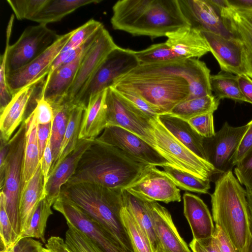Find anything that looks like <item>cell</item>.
I'll use <instances>...</instances> for the list:
<instances>
[{"label":"cell","instance_id":"cell-50","mask_svg":"<svg viewBox=\"0 0 252 252\" xmlns=\"http://www.w3.org/2000/svg\"><path fill=\"white\" fill-rule=\"evenodd\" d=\"M37 125L51 123L54 119V111L51 104L40 96L36 100V106L33 110Z\"/></svg>","mask_w":252,"mask_h":252},{"label":"cell","instance_id":"cell-35","mask_svg":"<svg viewBox=\"0 0 252 252\" xmlns=\"http://www.w3.org/2000/svg\"><path fill=\"white\" fill-rule=\"evenodd\" d=\"M219 104L220 99L214 95H206L183 100L168 113L188 121L199 115L214 113L217 110Z\"/></svg>","mask_w":252,"mask_h":252},{"label":"cell","instance_id":"cell-36","mask_svg":"<svg viewBox=\"0 0 252 252\" xmlns=\"http://www.w3.org/2000/svg\"><path fill=\"white\" fill-rule=\"evenodd\" d=\"M210 84L212 92L218 99L228 98L247 102L240 90L237 75L221 71L211 76Z\"/></svg>","mask_w":252,"mask_h":252},{"label":"cell","instance_id":"cell-45","mask_svg":"<svg viewBox=\"0 0 252 252\" xmlns=\"http://www.w3.org/2000/svg\"><path fill=\"white\" fill-rule=\"evenodd\" d=\"M47 0H7L19 20H30L46 3Z\"/></svg>","mask_w":252,"mask_h":252},{"label":"cell","instance_id":"cell-52","mask_svg":"<svg viewBox=\"0 0 252 252\" xmlns=\"http://www.w3.org/2000/svg\"><path fill=\"white\" fill-rule=\"evenodd\" d=\"M249 126L244 134L233 159L234 167L252 148V120L249 122Z\"/></svg>","mask_w":252,"mask_h":252},{"label":"cell","instance_id":"cell-10","mask_svg":"<svg viewBox=\"0 0 252 252\" xmlns=\"http://www.w3.org/2000/svg\"><path fill=\"white\" fill-rule=\"evenodd\" d=\"M60 36L46 25L27 27L17 41L9 46L6 62V74L15 71L33 61Z\"/></svg>","mask_w":252,"mask_h":252},{"label":"cell","instance_id":"cell-58","mask_svg":"<svg viewBox=\"0 0 252 252\" xmlns=\"http://www.w3.org/2000/svg\"><path fill=\"white\" fill-rule=\"evenodd\" d=\"M240 90L247 100L252 104V79L246 74L237 75Z\"/></svg>","mask_w":252,"mask_h":252},{"label":"cell","instance_id":"cell-47","mask_svg":"<svg viewBox=\"0 0 252 252\" xmlns=\"http://www.w3.org/2000/svg\"><path fill=\"white\" fill-rule=\"evenodd\" d=\"M103 27H104L103 26L83 45L76 48L61 52L52 63L48 73L62 65L72 62L85 52L92 44Z\"/></svg>","mask_w":252,"mask_h":252},{"label":"cell","instance_id":"cell-43","mask_svg":"<svg viewBox=\"0 0 252 252\" xmlns=\"http://www.w3.org/2000/svg\"><path fill=\"white\" fill-rule=\"evenodd\" d=\"M103 24L94 19H90L81 26L75 29L74 32L63 47L61 52L78 48L85 44Z\"/></svg>","mask_w":252,"mask_h":252},{"label":"cell","instance_id":"cell-55","mask_svg":"<svg viewBox=\"0 0 252 252\" xmlns=\"http://www.w3.org/2000/svg\"><path fill=\"white\" fill-rule=\"evenodd\" d=\"M53 161V156L49 139L43 155L39 161L41 171L44 177L45 185L47 181L49 173Z\"/></svg>","mask_w":252,"mask_h":252},{"label":"cell","instance_id":"cell-40","mask_svg":"<svg viewBox=\"0 0 252 252\" xmlns=\"http://www.w3.org/2000/svg\"><path fill=\"white\" fill-rule=\"evenodd\" d=\"M139 65L162 63L183 60L165 42L152 45L141 51H134Z\"/></svg>","mask_w":252,"mask_h":252},{"label":"cell","instance_id":"cell-1","mask_svg":"<svg viewBox=\"0 0 252 252\" xmlns=\"http://www.w3.org/2000/svg\"><path fill=\"white\" fill-rule=\"evenodd\" d=\"M112 11L113 29L133 36L153 39L189 26L178 0H121L114 4Z\"/></svg>","mask_w":252,"mask_h":252},{"label":"cell","instance_id":"cell-21","mask_svg":"<svg viewBox=\"0 0 252 252\" xmlns=\"http://www.w3.org/2000/svg\"><path fill=\"white\" fill-rule=\"evenodd\" d=\"M157 239V252H191L181 237L169 211L157 202L150 201Z\"/></svg>","mask_w":252,"mask_h":252},{"label":"cell","instance_id":"cell-60","mask_svg":"<svg viewBox=\"0 0 252 252\" xmlns=\"http://www.w3.org/2000/svg\"><path fill=\"white\" fill-rule=\"evenodd\" d=\"M246 190L249 211L250 228V238L246 252H252V190L246 188Z\"/></svg>","mask_w":252,"mask_h":252},{"label":"cell","instance_id":"cell-28","mask_svg":"<svg viewBox=\"0 0 252 252\" xmlns=\"http://www.w3.org/2000/svg\"><path fill=\"white\" fill-rule=\"evenodd\" d=\"M158 118L184 145L199 158L208 161L203 145L204 138L192 128L188 121L168 113L160 114Z\"/></svg>","mask_w":252,"mask_h":252},{"label":"cell","instance_id":"cell-48","mask_svg":"<svg viewBox=\"0 0 252 252\" xmlns=\"http://www.w3.org/2000/svg\"><path fill=\"white\" fill-rule=\"evenodd\" d=\"M213 113H208L194 117L188 122L200 136L204 138H211L216 133Z\"/></svg>","mask_w":252,"mask_h":252},{"label":"cell","instance_id":"cell-11","mask_svg":"<svg viewBox=\"0 0 252 252\" xmlns=\"http://www.w3.org/2000/svg\"><path fill=\"white\" fill-rule=\"evenodd\" d=\"M95 140L120 149L139 162L156 166H173L153 146L119 126H107Z\"/></svg>","mask_w":252,"mask_h":252},{"label":"cell","instance_id":"cell-9","mask_svg":"<svg viewBox=\"0 0 252 252\" xmlns=\"http://www.w3.org/2000/svg\"><path fill=\"white\" fill-rule=\"evenodd\" d=\"M104 106L107 126L126 129L156 149L151 120L112 87L105 91Z\"/></svg>","mask_w":252,"mask_h":252},{"label":"cell","instance_id":"cell-49","mask_svg":"<svg viewBox=\"0 0 252 252\" xmlns=\"http://www.w3.org/2000/svg\"><path fill=\"white\" fill-rule=\"evenodd\" d=\"M234 172L242 185L252 190V148L235 166Z\"/></svg>","mask_w":252,"mask_h":252},{"label":"cell","instance_id":"cell-5","mask_svg":"<svg viewBox=\"0 0 252 252\" xmlns=\"http://www.w3.org/2000/svg\"><path fill=\"white\" fill-rule=\"evenodd\" d=\"M131 90L140 95L159 114L169 113L189 94V84L177 74L140 70L137 67L118 79L112 87Z\"/></svg>","mask_w":252,"mask_h":252},{"label":"cell","instance_id":"cell-16","mask_svg":"<svg viewBox=\"0 0 252 252\" xmlns=\"http://www.w3.org/2000/svg\"><path fill=\"white\" fill-rule=\"evenodd\" d=\"M124 189L151 201L165 203L180 202V190L164 171L154 165H147L139 177Z\"/></svg>","mask_w":252,"mask_h":252},{"label":"cell","instance_id":"cell-20","mask_svg":"<svg viewBox=\"0 0 252 252\" xmlns=\"http://www.w3.org/2000/svg\"><path fill=\"white\" fill-rule=\"evenodd\" d=\"M201 33L222 71L236 75L246 74L242 46L238 41L212 32L203 31Z\"/></svg>","mask_w":252,"mask_h":252},{"label":"cell","instance_id":"cell-32","mask_svg":"<svg viewBox=\"0 0 252 252\" xmlns=\"http://www.w3.org/2000/svg\"><path fill=\"white\" fill-rule=\"evenodd\" d=\"M123 205L131 214L149 238L157 252V239L150 201L122 189Z\"/></svg>","mask_w":252,"mask_h":252},{"label":"cell","instance_id":"cell-53","mask_svg":"<svg viewBox=\"0 0 252 252\" xmlns=\"http://www.w3.org/2000/svg\"><path fill=\"white\" fill-rule=\"evenodd\" d=\"M213 236L216 240L220 252H237L229 238L219 226L215 225Z\"/></svg>","mask_w":252,"mask_h":252},{"label":"cell","instance_id":"cell-24","mask_svg":"<svg viewBox=\"0 0 252 252\" xmlns=\"http://www.w3.org/2000/svg\"><path fill=\"white\" fill-rule=\"evenodd\" d=\"M93 141L79 139L74 150L49 175L45 185V196L53 204L60 196L62 187L73 175L81 156Z\"/></svg>","mask_w":252,"mask_h":252},{"label":"cell","instance_id":"cell-33","mask_svg":"<svg viewBox=\"0 0 252 252\" xmlns=\"http://www.w3.org/2000/svg\"><path fill=\"white\" fill-rule=\"evenodd\" d=\"M51 105L54 111V119L52 122L50 140L54 162L59 156L70 115L75 105L63 98Z\"/></svg>","mask_w":252,"mask_h":252},{"label":"cell","instance_id":"cell-3","mask_svg":"<svg viewBox=\"0 0 252 252\" xmlns=\"http://www.w3.org/2000/svg\"><path fill=\"white\" fill-rule=\"evenodd\" d=\"M61 194L100 223L125 252H134L121 217L122 190L91 183H66Z\"/></svg>","mask_w":252,"mask_h":252},{"label":"cell","instance_id":"cell-31","mask_svg":"<svg viewBox=\"0 0 252 252\" xmlns=\"http://www.w3.org/2000/svg\"><path fill=\"white\" fill-rule=\"evenodd\" d=\"M101 1V0H47L30 21L47 25L61 21L82 6Z\"/></svg>","mask_w":252,"mask_h":252},{"label":"cell","instance_id":"cell-14","mask_svg":"<svg viewBox=\"0 0 252 252\" xmlns=\"http://www.w3.org/2000/svg\"><path fill=\"white\" fill-rule=\"evenodd\" d=\"M53 207L63 216L66 222L86 235L103 252H125L100 223L64 196L60 194Z\"/></svg>","mask_w":252,"mask_h":252},{"label":"cell","instance_id":"cell-15","mask_svg":"<svg viewBox=\"0 0 252 252\" xmlns=\"http://www.w3.org/2000/svg\"><path fill=\"white\" fill-rule=\"evenodd\" d=\"M144 71L177 74L188 82L189 94L187 99L213 95L210 84V70L205 63L196 59L149 65H139Z\"/></svg>","mask_w":252,"mask_h":252},{"label":"cell","instance_id":"cell-46","mask_svg":"<svg viewBox=\"0 0 252 252\" xmlns=\"http://www.w3.org/2000/svg\"><path fill=\"white\" fill-rule=\"evenodd\" d=\"M112 87L134 106L141 111L151 120L157 118L159 115L154 107L136 92L122 87L114 86Z\"/></svg>","mask_w":252,"mask_h":252},{"label":"cell","instance_id":"cell-27","mask_svg":"<svg viewBox=\"0 0 252 252\" xmlns=\"http://www.w3.org/2000/svg\"><path fill=\"white\" fill-rule=\"evenodd\" d=\"M45 197L44 177L39 163L34 175L21 190L19 206L21 223L20 237L27 229L38 204Z\"/></svg>","mask_w":252,"mask_h":252},{"label":"cell","instance_id":"cell-39","mask_svg":"<svg viewBox=\"0 0 252 252\" xmlns=\"http://www.w3.org/2000/svg\"><path fill=\"white\" fill-rule=\"evenodd\" d=\"M53 205L46 197L40 201L32 217L27 229L20 237L19 240L23 238L31 237L40 239L45 243V231L47 220L53 214L51 210Z\"/></svg>","mask_w":252,"mask_h":252},{"label":"cell","instance_id":"cell-41","mask_svg":"<svg viewBox=\"0 0 252 252\" xmlns=\"http://www.w3.org/2000/svg\"><path fill=\"white\" fill-rule=\"evenodd\" d=\"M14 16L12 14L10 17L6 31V45L4 52L0 56V113L10 102L13 97L6 81V62L10 38L12 33Z\"/></svg>","mask_w":252,"mask_h":252},{"label":"cell","instance_id":"cell-22","mask_svg":"<svg viewBox=\"0 0 252 252\" xmlns=\"http://www.w3.org/2000/svg\"><path fill=\"white\" fill-rule=\"evenodd\" d=\"M86 52L72 62L62 65L48 74L42 88L41 97L52 104L66 96Z\"/></svg>","mask_w":252,"mask_h":252},{"label":"cell","instance_id":"cell-62","mask_svg":"<svg viewBox=\"0 0 252 252\" xmlns=\"http://www.w3.org/2000/svg\"><path fill=\"white\" fill-rule=\"evenodd\" d=\"M41 252H51L48 249H47L46 248H43L42 251H41Z\"/></svg>","mask_w":252,"mask_h":252},{"label":"cell","instance_id":"cell-17","mask_svg":"<svg viewBox=\"0 0 252 252\" xmlns=\"http://www.w3.org/2000/svg\"><path fill=\"white\" fill-rule=\"evenodd\" d=\"M74 31L61 35L57 41L33 61L15 71L6 74L7 84L13 96L26 87L46 77L54 60Z\"/></svg>","mask_w":252,"mask_h":252},{"label":"cell","instance_id":"cell-7","mask_svg":"<svg viewBox=\"0 0 252 252\" xmlns=\"http://www.w3.org/2000/svg\"><path fill=\"white\" fill-rule=\"evenodd\" d=\"M139 65L134 51L118 46L108 54L100 63L74 104L86 109L93 97L112 87L118 79Z\"/></svg>","mask_w":252,"mask_h":252},{"label":"cell","instance_id":"cell-37","mask_svg":"<svg viewBox=\"0 0 252 252\" xmlns=\"http://www.w3.org/2000/svg\"><path fill=\"white\" fill-rule=\"evenodd\" d=\"M121 217L134 252H157L148 236L124 205Z\"/></svg>","mask_w":252,"mask_h":252},{"label":"cell","instance_id":"cell-23","mask_svg":"<svg viewBox=\"0 0 252 252\" xmlns=\"http://www.w3.org/2000/svg\"><path fill=\"white\" fill-rule=\"evenodd\" d=\"M43 80L30 85L17 92L0 113V137L8 142L25 120V113L38 84Z\"/></svg>","mask_w":252,"mask_h":252},{"label":"cell","instance_id":"cell-26","mask_svg":"<svg viewBox=\"0 0 252 252\" xmlns=\"http://www.w3.org/2000/svg\"><path fill=\"white\" fill-rule=\"evenodd\" d=\"M166 37L167 45L182 60L199 58L210 52L201 32L189 26L168 33Z\"/></svg>","mask_w":252,"mask_h":252},{"label":"cell","instance_id":"cell-18","mask_svg":"<svg viewBox=\"0 0 252 252\" xmlns=\"http://www.w3.org/2000/svg\"><path fill=\"white\" fill-rule=\"evenodd\" d=\"M117 46L108 31L103 27L85 53L74 81L64 98L74 104L75 100L97 67Z\"/></svg>","mask_w":252,"mask_h":252},{"label":"cell","instance_id":"cell-57","mask_svg":"<svg viewBox=\"0 0 252 252\" xmlns=\"http://www.w3.org/2000/svg\"><path fill=\"white\" fill-rule=\"evenodd\" d=\"M0 147V189L1 190L4 185L7 159L9 152V141L3 140L1 137Z\"/></svg>","mask_w":252,"mask_h":252},{"label":"cell","instance_id":"cell-51","mask_svg":"<svg viewBox=\"0 0 252 252\" xmlns=\"http://www.w3.org/2000/svg\"><path fill=\"white\" fill-rule=\"evenodd\" d=\"M42 243L31 237H25L17 241L11 248L1 250L0 252H41Z\"/></svg>","mask_w":252,"mask_h":252},{"label":"cell","instance_id":"cell-8","mask_svg":"<svg viewBox=\"0 0 252 252\" xmlns=\"http://www.w3.org/2000/svg\"><path fill=\"white\" fill-rule=\"evenodd\" d=\"M25 141L26 123L24 120L9 141L4 185L0 190L4 197L6 212L18 241L21 234L19 206Z\"/></svg>","mask_w":252,"mask_h":252},{"label":"cell","instance_id":"cell-2","mask_svg":"<svg viewBox=\"0 0 252 252\" xmlns=\"http://www.w3.org/2000/svg\"><path fill=\"white\" fill-rule=\"evenodd\" d=\"M147 165L117 147L94 140L81 156L67 183H91L122 190L133 182Z\"/></svg>","mask_w":252,"mask_h":252},{"label":"cell","instance_id":"cell-44","mask_svg":"<svg viewBox=\"0 0 252 252\" xmlns=\"http://www.w3.org/2000/svg\"><path fill=\"white\" fill-rule=\"evenodd\" d=\"M0 235L1 250L11 248L18 241V237L6 211L4 197L1 192L0 193Z\"/></svg>","mask_w":252,"mask_h":252},{"label":"cell","instance_id":"cell-42","mask_svg":"<svg viewBox=\"0 0 252 252\" xmlns=\"http://www.w3.org/2000/svg\"><path fill=\"white\" fill-rule=\"evenodd\" d=\"M68 229L65 242L73 252H103L90 238L76 227L66 222Z\"/></svg>","mask_w":252,"mask_h":252},{"label":"cell","instance_id":"cell-4","mask_svg":"<svg viewBox=\"0 0 252 252\" xmlns=\"http://www.w3.org/2000/svg\"><path fill=\"white\" fill-rule=\"evenodd\" d=\"M211 194L215 225L225 232L237 252H246L250 238L247 192L232 171L221 174Z\"/></svg>","mask_w":252,"mask_h":252},{"label":"cell","instance_id":"cell-25","mask_svg":"<svg viewBox=\"0 0 252 252\" xmlns=\"http://www.w3.org/2000/svg\"><path fill=\"white\" fill-rule=\"evenodd\" d=\"M184 214L191 228L193 239L200 241L213 236L215 226L209 209L198 196L186 192L183 195Z\"/></svg>","mask_w":252,"mask_h":252},{"label":"cell","instance_id":"cell-30","mask_svg":"<svg viewBox=\"0 0 252 252\" xmlns=\"http://www.w3.org/2000/svg\"><path fill=\"white\" fill-rule=\"evenodd\" d=\"M26 141L22 165L21 190L35 174L39 165L37 123L32 111L25 119Z\"/></svg>","mask_w":252,"mask_h":252},{"label":"cell","instance_id":"cell-12","mask_svg":"<svg viewBox=\"0 0 252 252\" xmlns=\"http://www.w3.org/2000/svg\"><path fill=\"white\" fill-rule=\"evenodd\" d=\"M218 11L233 38L242 46L246 74L252 79V9L237 8L227 0H208Z\"/></svg>","mask_w":252,"mask_h":252},{"label":"cell","instance_id":"cell-56","mask_svg":"<svg viewBox=\"0 0 252 252\" xmlns=\"http://www.w3.org/2000/svg\"><path fill=\"white\" fill-rule=\"evenodd\" d=\"M52 123L46 125H37V134L40 159L50 138Z\"/></svg>","mask_w":252,"mask_h":252},{"label":"cell","instance_id":"cell-19","mask_svg":"<svg viewBox=\"0 0 252 252\" xmlns=\"http://www.w3.org/2000/svg\"><path fill=\"white\" fill-rule=\"evenodd\" d=\"M180 8L190 27L233 38L217 9L208 0H178Z\"/></svg>","mask_w":252,"mask_h":252},{"label":"cell","instance_id":"cell-59","mask_svg":"<svg viewBox=\"0 0 252 252\" xmlns=\"http://www.w3.org/2000/svg\"><path fill=\"white\" fill-rule=\"evenodd\" d=\"M45 247L51 252H73L67 246L65 241L58 236L50 237Z\"/></svg>","mask_w":252,"mask_h":252},{"label":"cell","instance_id":"cell-6","mask_svg":"<svg viewBox=\"0 0 252 252\" xmlns=\"http://www.w3.org/2000/svg\"><path fill=\"white\" fill-rule=\"evenodd\" d=\"M150 122L156 150L174 167L210 181H216L217 175H220L210 162L196 156L172 135L158 118Z\"/></svg>","mask_w":252,"mask_h":252},{"label":"cell","instance_id":"cell-13","mask_svg":"<svg viewBox=\"0 0 252 252\" xmlns=\"http://www.w3.org/2000/svg\"><path fill=\"white\" fill-rule=\"evenodd\" d=\"M249 126V123L234 127L225 122L213 137L204 138L207 160L220 175L232 171L234 155Z\"/></svg>","mask_w":252,"mask_h":252},{"label":"cell","instance_id":"cell-38","mask_svg":"<svg viewBox=\"0 0 252 252\" xmlns=\"http://www.w3.org/2000/svg\"><path fill=\"white\" fill-rule=\"evenodd\" d=\"M164 171L179 189L186 191L206 194L210 189V181L198 178L172 166L162 167Z\"/></svg>","mask_w":252,"mask_h":252},{"label":"cell","instance_id":"cell-29","mask_svg":"<svg viewBox=\"0 0 252 252\" xmlns=\"http://www.w3.org/2000/svg\"><path fill=\"white\" fill-rule=\"evenodd\" d=\"M105 91L93 97L86 108L79 139L94 140L107 126L104 106Z\"/></svg>","mask_w":252,"mask_h":252},{"label":"cell","instance_id":"cell-61","mask_svg":"<svg viewBox=\"0 0 252 252\" xmlns=\"http://www.w3.org/2000/svg\"><path fill=\"white\" fill-rule=\"evenodd\" d=\"M231 5L243 9H252V0H227Z\"/></svg>","mask_w":252,"mask_h":252},{"label":"cell","instance_id":"cell-54","mask_svg":"<svg viewBox=\"0 0 252 252\" xmlns=\"http://www.w3.org/2000/svg\"><path fill=\"white\" fill-rule=\"evenodd\" d=\"M189 246L192 252H220L213 236L200 241L193 239L189 243Z\"/></svg>","mask_w":252,"mask_h":252},{"label":"cell","instance_id":"cell-34","mask_svg":"<svg viewBox=\"0 0 252 252\" xmlns=\"http://www.w3.org/2000/svg\"><path fill=\"white\" fill-rule=\"evenodd\" d=\"M85 110V108L78 105H75L72 109L59 156L53 162L49 175L76 148L79 140V135Z\"/></svg>","mask_w":252,"mask_h":252}]
</instances>
